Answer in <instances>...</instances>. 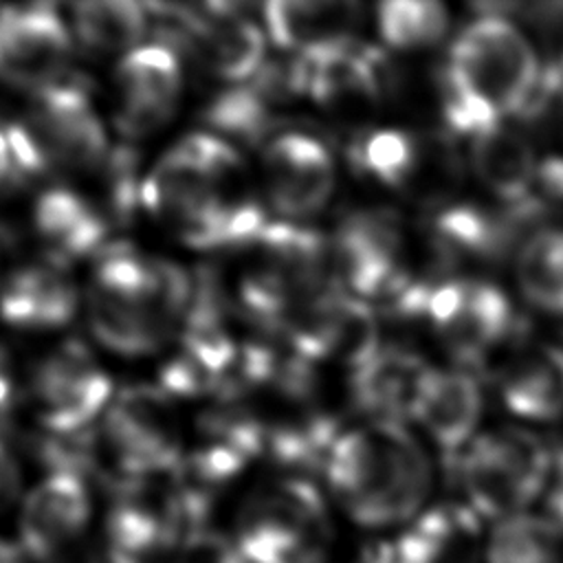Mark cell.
<instances>
[{
	"label": "cell",
	"mask_w": 563,
	"mask_h": 563,
	"mask_svg": "<svg viewBox=\"0 0 563 563\" xmlns=\"http://www.w3.org/2000/svg\"><path fill=\"white\" fill-rule=\"evenodd\" d=\"M528 37L506 18L482 15L451 42L440 77V110L449 130L475 139L506 117H521L541 77Z\"/></svg>",
	"instance_id": "1"
},
{
	"label": "cell",
	"mask_w": 563,
	"mask_h": 563,
	"mask_svg": "<svg viewBox=\"0 0 563 563\" xmlns=\"http://www.w3.org/2000/svg\"><path fill=\"white\" fill-rule=\"evenodd\" d=\"M323 466L341 506L369 528L413 519L433 482L427 449L394 420H372L339 433Z\"/></svg>",
	"instance_id": "2"
},
{
	"label": "cell",
	"mask_w": 563,
	"mask_h": 563,
	"mask_svg": "<svg viewBox=\"0 0 563 563\" xmlns=\"http://www.w3.org/2000/svg\"><path fill=\"white\" fill-rule=\"evenodd\" d=\"M189 301L191 279L176 264L114 244L95 271L90 328L108 350L141 356L163 345Z\"/></svg>",
	"instance_id": "3"
},
{
	"label": "cell",
	"mask_w": 563,
	"mask_h": 563,
	"mask_svg": "<svg viewBox=\"0 0 563 563\" xmlns=\"http://www.w3.org/2000/svg\"><path fill=\"white\" fill-rule=\"evenodd\" d=\"M554 455L539 435L501 427L477 435L460 455V484L479 517L526 512L552 477Z\"/></svg>",
	"instance_id": "4"
},
{
	"label": "cell",
	"mask_w": 563,
	"mask_h": 563,
	"mask_svg": "<svg viewBox=\"0 0 563 563\" xmlns=\"http://www.w3.org/2000/svg\"><path fill=\"white\" fill-rule=\"evenodd\" d=\"M7 141L20 174L92 169L110 158L106 130L88 95L66 81L35 95L31 114L9 125Z\"/></svg>",
	"instance_id": "5"
},
{
	"label": "cell",
	"mask_w": 563,
	"mask_h": 563,
	"mask_svg": "<svg viewBox=\"0 0 563 563\" xmlns=\"http://www.w3.org/2000/svg\"><path fill=\"white\" fill-rule=\"evenodd\" d=\"M103 435L125 479L169 471L180 460L172 407L158 387H128L108 407Z\"/></svg>",
	"instance_id": "6"
},
{
	"label": "cell",
	"mask_w": 563,
	"mask_h": 563,
	"mask_svg": "<svg viewBox=\"0 0 563 563\" xmlns=\"http://www.w3.org/2000/svg\"><path fill=\"white\" fill-rule=\"evenodd\" d=\"M70 33L51 4L0 9V79L40 95L64 84Z\"/></svg>",
	"instance_id": "7"
},
{
	"label": "cell",
	"mask_w": 563,
	"mask_h": 563,
	"mask_svg": "<svg viewBox=\"0 0 563 563\" xmlns=\"http://www.w3.org/2000/svg\"><path fill=\"white\" fill-rule=\"evenodd\" d=\"M424 317L446 347L471 363L495 350L512 330L508 297L495 284L479 279L435 284Z\"/></svg>",
	"instance_id": "8"
},
{
	"label": "cell",
	"mask_w": 563,
	"mask_h": 563,
	"mask_svg": "<svg viewBox=\"0 0 563 563\" xmlns=\"http://www.w3.org/2000/svg\"><path fill=\"white\" fill-rule=\"evenodd\" d=\"M110 378L81 343H66L46 356L33 376L40 422L53 433L81 431L108 405Z\"/></svg>",
	"instance_id": "9"
},
{
	"label": "cell",
	"mask_w": 563,
	"mask_h": 563,
	"mask_svg": "<svg viewBox=\"0 0 563 563\" xmlns=\"http://www.w3.org/2000/svg\"><path fill=\"white\" fill-rule=\"evenodd\" d=\"M183 70L169 46L147 44L123 55L114 73L117 125L139 139L163 128L178 103Z\"/></svg>",
	"instance_id": "10"
},
{
	"label": "cell",
	"mask_w": 563,
	"mask_h": 563,
	"mask_svg": "<svg viewBox=\"0 0 563 563\" xmlns=\"http://www.w3.org/2000/svg\"><path fill=\"white\" fill-rule=\"evenodd\" d=\"M264 178L277 213L308 218L319 213L332 196L334 163L321 141L288 132L266 145Z\"/></svg>",
	"instance_id": "11"
},
{
	"label": "cell",
	"mask_w": 563,
	"mask_h": 563,
	"mask_svg": "<svg viewBox=\"0 0 563 563\" xmlns=\"http://www.w3.org/2000/svg\"><path fill=\"white\" fill-rule=\"evenodd\" d=\"M88 515L90 499L81 477L55 471L22 504L20 543L31 556H51L84 530Z\"/></svg>",
	"instance_id": "12"
},
{
	"label": "cell",
	"mask_w": 563,
	"mask_h": 563,
	"mask_svg": "<svg viewBox=\"0 0 563 563\" xmlns=\"http://www.w3.org/2000/svg\"><path fill=\"white\" fill-rule=\"evenodd\" d=\"M484 413V394L477 378L460 367H431L413 420L433 444L446 453L464 451L477 435Z\"/></svg>",
	"instance_id": "13"
},
{
	"label": "cell",
	"mask_w": 563,
	"mask_h": 563,
	"mask_svg": "<svg viewBox=\"0 0 563 563\" xmlns=\"http://www.w3.org/2000/svg\"><path fill=\"white\" fill-rule=\"evenodd\" d=\"M431 372L418 354L402 347H378L352 369L354 405L374 420L402 422L413 418L422 385Z\"/></svg>",
	"instance_id": "14"
},
{
	"label": "cell",
	"mask_w": 563,
	"mask_h": 563,
	"mask_svg": "<svg viewBox=\"0 0 563 563\" xmlns=\"http://www.w3.org/2000/svg\"><path fill=\"white\" fill-rule=\"evenodd\" d=\"M471 165L477 180L499 198L506 209L539 216L534 205V180L539 161L532 145L504 123L471 139Z\"/></svg>",
	"instance_id": "15"
},
{
	"label": "cell",
	"mask_w": 563,
	"mask_h": 563,
	"mask_svg": "<svg viewBox=\"0 0 563 563\" xmlns=\"http://www.w3.org/2000/svg\"><path fill=\"white\" fill-rule=\"evenodd\" d=\"M361 0H264L271 40L297 55H314L350 40Z\"/></svg>",
	"instance_id": "16"
},
{
	"label": "cell",
	"mask_w": 563,
	"mask_h": 563,
	"mask_svg": "<svg viewBox=\"0 0 563 563\" xmlns=\"http://www.w3.org/2000/svg\"><path fill=\"white\" fill-rule=\"evenodd\" d=\"M394 545L402 563H475L479 556V515L468 506L424 510Z\"/></svg>",
	"instance_id": "17"
},
{
	"label": "cell",
	"mask_w": 563,
	"mask_h": 563,
	"mask_svg": "<svg viewBox=\"0 0 563 563\" xmlns=\"http://www.w3.org/2000/svg\"><path fill=\"white\" fill-rule=\"evenodd\" d=\"M501 398L526 420L563 416V347L537 345L519 354L501 376Z\"/></svg>",
	"instance_id": "18"
},
{
	"label": "cell",
	"mask_w": 563,
	"mask_h": 563,
	"mask_svg": "<svg viewBox=\"0 0 563 563\" xmlns=\"http://www.w3.org/2000/svg\"><path fill=\"white\" fill-rule=\"evenodd\" d=\"M180 33L187 42L196 44L207 68L227 81H246L262 70L264 35L242 18L198 22L187 15Z\"/></svg>",
	"instance_id": "19"
},
{
	"label": "cell",
	"mask_w": 563,
	"mask_h": 563,
	"mask_svg": "<svg viewBox=\"0 0 563 563\" xmlns=\"http://www.w3.org/2000/svg\"><path fill=\"white\" fill-rule=\"evenodd\" d=\"M70 282L51 264L18 271L0 292V314L22 328H55L75 312Z\"/></svg>",
	"instance_id": "20"
},
{
	"label": "cell",
	"mask_w": 563,
	"mask_h": 563,
	"mask_svg": "<svg viewBox=\"0 0 563 563\" xmlns=\"http://www.w3.org/2000/svg\"><path fill=\"white\" fill-rule=\"evenodd\" d=\"M528 218L515 209L490 211L471 202L444 207L433 218V233L444 249L473 257H499L512 242L515 229Z\"/></svg>",
	"instance_id": "21"
},
{
	"label": "cell",
	"mask_w": 563,
	"mask_h": 563,
	"mask_svg": "<svg viewBox=\"0 0 563 563\" xmlns=\"http://www.w3.org/2000/svg\"><path fill=\"white\" fill-rule=\"evenodd\" d=\"M33 211L35 229L53 249L55 257L86 255L90 249L99 246L106 235L101 216L92 211L81 196L68 189L44 191Z\"/></svg>",
	"instance_id": "22"
},
{
	"label": "cell",
	"mask_w": 563,
	"mask_h": 563,
	"mask_svg": "<svg viewBox=\"0 0 563 563\" xmlns=\"http://www.w3.org/2000/svg\"><path fill=\"white\" fill-rule=\"evenodd\" d=\"M143 0H75L73 29L79 44L99 55L130 53L145 31Z\"/></svg>",
	"instance_id": "23"
},
{
	"label": "cell",
	"mask_w": 563,
	"mask_h": 563,
	"mask_svg": "<svg viewBox=\"0 0 563 563\" xmlns=\"http://www.w3.org/2000/svg\"><path fill=\"white\" fill-rule=\"evenodd\" d=\"M486 563H563V528L552 517L499 519L484 545Z\"/></svg>",
	"instance_id": "24"
},
{
	"label": "cell",
	"mask_w": 563,
	"mask_h": 563,
	"mask_svg": "<svg viewBox=\"0 0 563 563\" xmlns=\"http://www.w3.org/2000/svg\"><path fill=\"white\" fill-rule=\"evenodd\" d=\"M515 275L530 303L563 314V231L543 229L532 233L517 253Z\"/></svg>",
	"instance_id": "25"
},
{
	"label": "cell",
	"mask_w": 563,
	"mask_h": 563,
	"mask_svg": "<svg viewBox=\"0 0 563 563\" xmlns=\"http://www.w3.org/2000/svg\"><path fill=\"white\" fill-rule=\"evenodd\" d=\"M376 24L387 46L418 51L444 37L449 13L442 0H378Z\"/></svg>",
	"instance_id": "26"
},
{
	"label": "cell",
	"mask_w": 563,
	"mask_h": 563,
	"mask_svg": "<svg viewBox=\"0 0 563 563\" xmlns=\"http://www.w3.org/2000/svg\"><path fill=\"white\" fill-rule=\"evenodd\" d=\"M354 163L387 187H405L422 163V147L402 130H374L354 145Z\"/></svg>",
	"instance_id": "27"
},
{
	"label": "cell",
	"mask_w": 563,
	"mask_h": 563,
	"mask_svg": "<svg viewBox=\"0 0 563 563\" xmlns=\"http://www.w3.org/2000/svg\"><path fill=\"white\" fill-rule=\"evenodd\" d=\"M18 486H20L18 464L0 442V508H4L15 497Z\"/></svg>",
	"instance_id": "28"
},
{
	"label": "cell",
	"mask_w": 563,
	"mask_h": 563,
	"mask_svg": "<svg viewBox=\"0 0 563 563\" xmlns=\"http://www.w3.org/2000/svg\"><path fill=\"white\" fill-rule=\"evenodd\" d=\"M552 475H554V484L548 493V506H550L552 519L563 528V449L554 455Z\"/></svg>",
	"instance_id": "29"
},
{
	"label": "cell",
	"mask_w": 563,
	"mask_h": 563,
	"mask_svg": "<svg viewBox=\"0 0 563 563\" xmlns=\"http://www.w3.org/2000/svg\"><path fill=\"white\" fill-rule=\"evenodd\" d=\"M482 15H493V18H504L506 13H512L519 9L526 0H468Z\"/></svg>",
	"instance_id": "30"
},
{
	"label": "cell",
	"mask_w": 563,
	"mask_h": 563,
	"mask_svg": "<svg viewBox=\"0 0 563 563\" xmlns=\"http://www.w3.org/2000/svg\"><path fill=\"white\" fill-rule=\"evenodd\" d=\"M15 176H20V169L15 165V158H13V152H11V145L7 141V134L0 132V189L13 180Z\"/></svg>",
	"instance_id": "31"
},
{
	"label": "cell",
	"mask_w": 563,
	"mask_h": 563,
	"mask_svg": "<svg viewBox=\"0 0 563 563\" xmlns=\"http://www.w3.org/2000/svg\"><path fill=\"white\" fill-rule=\"evenodd\" d=\"M11 396V380H9V374H7V356L0 347V409L7 405Z\"/></svg>",
	"instance_id": "32"
},
{
	"label": "cell",
	"mask_w": 563,
	"mask_h": 563,
	"mask_svg": "<svg viewBox=\"0 0 563 563\" xmlns=\"http://www.w3.org/2000/svg\"><path fill=\"white\" fill-rule=\"evenodd\" d=\"M556 123H559V128L563 130V95H561V99H559V103H556Z\"/></svg>",
	"instance_id": "33"
}]
</instances>
